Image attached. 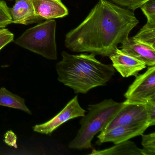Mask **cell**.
<instances>
[{
	"label": "cell",
	"instance_id": "obj_1",
	"mask_svg": "<svg viewBox=\"0 0 155 155\" xmlns=\"http://www.w3.org/2000/svg\"><path fill=\"white\" fill-rule=\"evenodd\" d=\"M139 22L132 11L99 0L86 18L66 34L65 46L73 52L109 57Z\"/></svg>",
	"mask_w": 155,
	"mask_h": 155
},
{
	"label": "cell",
	"instance_id": "obj_2",
	"mask_svg": "<svg viewBox=\"0 0 155 155\" xmlns=\"http://www.w3.org/2000/svg\"><path fill=\"white\" fill-rule=\"evenodd\" d=\"M61 56L56 66L58 80L76 94H85L96 87L106 86L116 72L111 64L102 63L93 53L71 55L63 51Z\"/></svg>",
	"mask_w": 155,
	"mask_h": 155
},
{
	"label": "cell",
	"instance_id": "obj_3",
	"mask_svg": "<svg viewBox=\"0 0 155 155\" xmlns=\"http://www.w3.org/2000/svg\"><path fill=\"white\" fill-rule=\"evenodd\" d=\"M122 105L123 102H116L111 99L89 105L88 112L82 117L81 128L69 147L78 150L91 148V141L95 135L105 129Z\"/></svg>",
	"mask_w": 155,
	"mask_h": 155
},
{
	"label": "cell",
	"instance_id": "obj_4",
	"mask_svg": "<svg viewBox=\"0 0 155 155\" xmlns=\"http://www.w3.org/2000/svg\"><path fill=\"white\" fill-rule=\"evenodd\" d=\"M56 27L55 20H46L28 29L14 41V43L47 59L56 60L58 58Z\"/></svg>",
	"mask_w": 155,
	"mask_h": 155
},
{
	"label": "cell",
	"instance_id": "obj_5",
	"mask_svg": "<svg viewBox=\"0 0 155 155\" xmlns=\"http://www.w3.org/2000/svg\"><path fill=\"white\" fill-rule=\"evenodd\" d=\"M149 126L146 103L126 100L103 131L118 126L138 127Z\"/></svg>",
	"mask_w": 155,
	"mask_h": 155
},
{
	"label": "cell",
	"instance_id": "obj_6",
	"mask_svg": "<svg viewBox=\"0 0 155 155\" xmlns=\"http://www.w3.org/2000/svg\"><path fill=\"white\" fill-rule=\"evenodd\" d=\"M135 77L124 94L126 100L146 103L155 98V66L149 67L146 72Z\"/></svg>",
	"mask_w": 155,
	"mask_h": 155
},
{
	"label": "cell",
	"instance_id": "obj_7",
	"mask_svg": "<svg viewBox=\"0 0 155 155\" xmlns=\"http://www.w3.org/2000/svg\"><path fill=\"white\" fill-rule=\"evenodd\" d=\"M85 113L86 110L81 107L78 96H76L54 117L45 123L35 125L33 130L41 134L51 135L63 123L70 120L83 117Z\"/></svg>",
	"mask_w": 155,
	"mask_h": 155
},
{
	"label": "cell",
	"instance_id": "obj_8",
	"mask_svg": "<svg viewBox=\"0 0 155 155\" xmlns=\"http://www.w3.org/2000/svg\"><path fill=\"white\" fill-rule=\"evenodd\" d=\"M109 57L113 68L123 78L136 77L147 67L144 62L126 54L118 48Z\"/></svg>",
	"mask_w": 155,
	"mask_h": 155
},
{
	"label": "cell",
	"instance_id": "obj_9",
	"mask_svg": "<svg viewBox=\"0 0 155 155\" xmlns=\"http://www.w3.org/2000/svg\"><path fill=\"white\" fill-rule=\"evenodd\" d=\"M148 125L138 127L118 126L106 131H101L97 136L98 145L106 142H112L118 144L137 136H140L149 127Z\"/></svg>",
	"mask_w": 155,
	"mask_h": 155
},
{
	"label": "cell",
	"instance_id": "obj_10",
	"mask_svg": "<svg viewBox=\"0 0 155 155\" xmlns=\"http://www.w3.org/2000/svg\"><path fill=\"white\" fill-rule=\"evenodd\" d=\"M39 21L64 18L68 10L61 0H30Z\"/></svg>",
	"mask_w": 155,
	"mask_h": 155
},
{
	"label": "cell",
	"instance_id": "obj_11",
	"mask_svg": "<svg viewBox=\"0 0 155 155\" xmlns=\"http://www.w3.org/2000/svg\"><path fill=\"white\" fill-rule=\"evenodd\" d=\"M120 50L146 64V66H155V48L152 46L128 38L121 43Z\"/></svg>",
	"mask_w": 155,
	"mask_h": 155
},
{
	"label": "cell",
	"instance_id": "obj_12",
	"mask_svg": "<svg viewBox=\"0 0 155 155\" xmlns=\"http://www.w3.org/2000/svg\"><path fill=\"white\" fill-rule=\"evenodd\" d=\"M10 13L12 23L15 24L28 25L39 21L30 0H16Z\"/></svg>",
	"mask_w": 155,
	"mask_h": 155
},
{
	"label": "cell",
	"instance_id": "obj_13",
	"mask_svg": "<svg viewBox=\"0 0 155 155\" xmlns=\"http://www.w3.org/2000/svg\"><path fill=\"white\" fill-rule=\"evenodd\" d=\"M115 146L102 150L93 149L90 155H142L141 149L130 140L115 144Z\"/></svg>",
	"mask_w": 155,
	"mask_h": 155
},
{
	"label": "cell",
	"instance_id": "obj_14",
	"mask_svg": "<svg viewBox=\"0 0 155 155\" xmlns=\"http://www.w3.org/2000/svg\"><path fill=\"white\" fill-rule=\"evenodd\" d=\"M0 106L20 110L31 115L32 114L26 106L24 98L13 94L4 87L0 88Z\"/></svg>",
	"mask_w": 155,
	"mask_h": 155
},
{
	"label": "cell",
	"instance_id": "obj_15",
	"mask_svg": "<svg viewBox=\"0 0 155 155\" xmlns=\"http://www.w3.org/2000/svg\"><path fill=\"white\" fill-rule=\"evenodd\" d=\"M132 38L155 48V22L147 21L139 32Z\"/></svg>",
	"mask_w": 155,
	"mask_h": 155
},
{
	"label": "cell",
	"instance_id": "obj_16",
	"mask_svg": "<svg viewBox=\"0 0 155 155\" xmlns=\"http://www.w3.org/2000/svg\"><path fill=\"white\" fill-rule=\"evenodd\" d=\"M141 136L142 155H155V132Z\"/></svg>",
	"mask_w": 155,
	"mask_h": 155
},
{
	"label": "cell",
	"instance_id": "obj_17",
	"mask_svg": "<svg viewBox=\"0 0 155 155\" xmlns=\"http://www.w3.org/2000/svg\"><path fill=\"white\" fill-rule=\"evenodd\" d=\"M12 23L10 13V8L6 2L0 0V29L4 28Z\"/></svg>",
	"mask_w": 155,
	"mask_h": 155
},
{
	"label": "cell",
	"instance_id": "obj_18",
	"mask_svg": "<svg viewBox=\"0 0 155 155\" xmlns=\"http://www.w3.org/2000/svg\"><path fill=\"white\" fill-rule=\"evenodd\" d=\"M114 4L131 11L140 8L149 0H108Z\"/></svg>",
	"mask_w": 155,
	"mask_h": 155
},
{
	"label": "cell",
	"instance_id": "obj_19",
	"mask_svg": "<svg viewBox=\"0 0 155 155\" xmlns=\"http://www.w3.org/2000/svg\"><path fill=\"white\" fill-rule=\"evenodd\" d=\"M147 21L155 22V0H149L140 8Z\"/></svg>",
	"mask_w": 155,
	"mask_h": 155
},
{
	"label": "cell",
	"instance_id": "obj_20",
	"mask_svg": "<svg viewBox=\"0 0 155 155\" xmlns=\"http://www.w3.org/2000/svg\"><path fill=\"white\" fill-rule=\"evenodd\" d=\"M147 121L149 127L155 125V98L146 102Z\"/></svg>",
	"mask_w": 155,
	"mask_h": 155
},
{
	"label": "cell",
	"instance_id": "obj_21",
	"mask_svg": "<svg viewBox=\"0 0 155 155\" xmlns=\"http://www.w3.org/2000/svg\"><path fill=\"white\" fill-rule=\"evenodd\" d=\"M14 34L8 30L0 29V50L14 40Z\"/></svg>",
	"mask_w": 155,
	"mask_h": 155
},
{
	"label": "cell",
	"instance_id": "obj_22",
	"mask_svg": "<svg viewBox=\"0 0 155 155\" xmlns=\"http://www.w3.org/2000/svg\"><path fill=\"white\" fill-rule=\"evenodd\" d=\"M4 142L10 147L15 148H18L17 145V136L13 131L8 130L4 135Z\"/></svg>",
	"mask_w": 155,
	"mask_h": 155
},
{
	"label": "cell",
	"instance_id": "obj_23",
	"mask_svg": "<svg viewBox=\"0 0 155 155\" xmlns=\"http://www.w3.org/2000/svg\"><path fill=\"white\" fill-rule=\"evenodd\" d=\"M8 1H12V0H8Z\"/></svg>",
	"mask_w": 155,
	"mask_h": 155
}]
</instances>
